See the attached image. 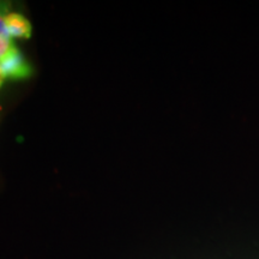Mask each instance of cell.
I'll list each match as a JSON object with an SVG mask.
<instances>
[{
	"mask_svg": "<svg viewBox=\"0 0 259 259\" xmlns=\"http://www.w3.org/2000/svg\"><path fill=\"white\" fill-rule=\"evenodd\" d=\"M0 67L6 79L16 80V82L29 79L34 73L32 66L16 46L12 47L8 54L0 60Z\"/></svg>",
	"mask_w": 259,
	"mask_h": 259,
	"instance_id": "cell-1",
	"label": "cell"
},
{
	"mask_svg": "<svg viewBox=\"0 0 259 259\" xmlns=\"http://www.w3.org/2000/svg\"><path fill=\"white\" fill-rule=\"evenodd\" d=\"M5 24L12 38H30L32 27L29 19L19 12H8L5 15Z\"/></svg>",
	"mask_w": 259,
	"mask_h": 259,
	"instance_id": "cell-2",
	"label": "cell"
},
{
	"mask_svg": "<svg viewBox=\"0 0 259 259\" xmlns=\"http://www.w3.org/2000/svg\"><path fill=\"white\" fill-rule=\"evenodd\" d=\"M8 9L9 6L4 4V3L0 4V60L15 46L14 42H12V37L10 36L5 24V15L9 12Z\"/></svg>",
	"mask_w": 259,
	"mask_h": 259,
	"instance_id": "cell-3",
	"label": "cell"
},
{
	"mask_svg": "<svg viewBox=\"0 0 259 259\" xmlns=\"http://www.w3.org/2000/svg\"><path fill=\"white\" fill-rule=\"evenodd\" d=\"M5 79H6V78H5V74H4V72H3L2 67H0V88H2L3 84H4Z\"/></svg>",
	"mask_w": 259,
	"mask_h": 259,
	"instance_id": "cell-4",
	"label": "cell"
}]
</instances>
